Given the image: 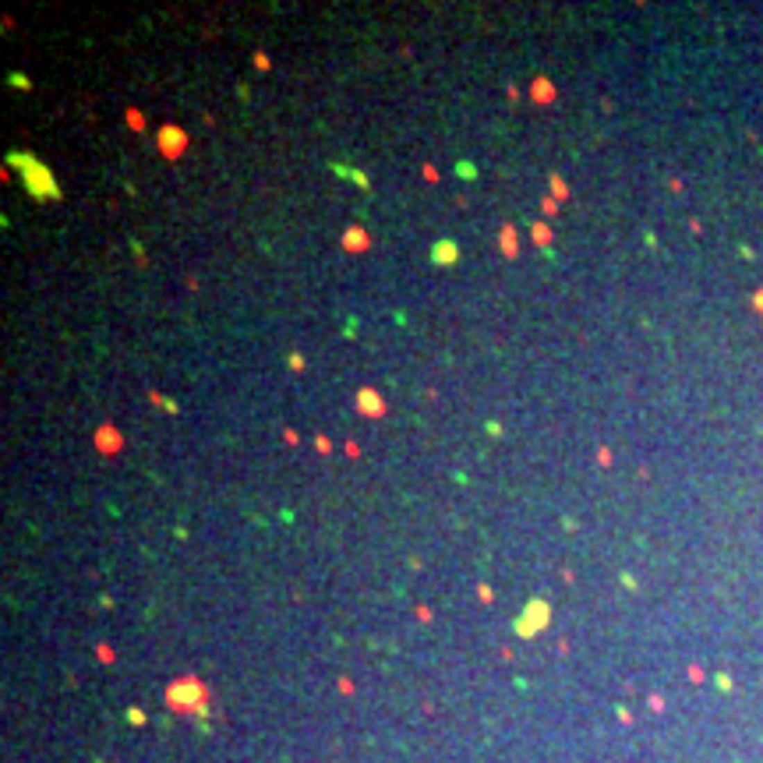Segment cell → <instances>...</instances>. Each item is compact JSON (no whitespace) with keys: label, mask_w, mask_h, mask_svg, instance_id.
Here are the masks:
<instances>
[{"label":"cell","mask_w":763,"mask_h":763,"mask_svg":"<svg viewBox=\"0 0 763 763\" xmlns=\"http://www.w3.org/2000/svg\"><path fill=\"white\" fill-rule=\"evenodd\" d=\"M8 166L22 177V187L35 202H60V184L40 156H32V152H8Z\"/></svg>","instance_id":"obj_1"},{"label":"cell","mask_w":763,"mask_h":763,"mask_svg":"<svg viewBox=\"0 0 763 763\" xmlns=\"http://www.w3.org/2000/svg\"><path fill=\"white\" fill-rule=\"evenodd\" d=\"M548 622H551V604L541 601V597H533V601L523 608V615L516 619V633H520V636H533L538 629H545Z\"/></svg>","instance_id":"obj_2"},{"label":"cell","mask_w":763,"mask_h":763,"mask_svg":"<svg viewBox=\"0 0 763 763\" xmlns=\"http://www.w3.org/2000/svg\"><path fill=\"white\" fill-rule=\"evenodd\" d=\"M205 696V685L195 682V678H184V682H173L170 685V707L173 710H198V700Z\"/></svg>","instance_id":"obj_3"},{"label":"cell","mask_w":763,"mask_h":763,"mask_svg":"<svg viewBox=\"0 0 763 763\" xmlns=\"http://www.w3.org/2000/svg\"><path fill=\"white\" fill-rule=\"evenodd\" d=\"M156 145H160V152L166 160H177L180 152L187 148V135H184V128H177V124H163L160 131H156Z\"/></svg>","instance_id":"obj_4"},{"label":"cell","mask_w":763,"mask_h":763,"mask_svg":"<svg viewBox=\"0 0 763 763\" xmlns=\"http://www.w3.org/2000/svg\"><path fill=\"white\" fill-rule=\"evenodd\" d=\"M354 403H357V410L364 413V417H382L386 413V400H382V393H375V389H357V396H354Z\"/></svg>","instance_id":"obj_5"},{"label":"cell","mask_w":763,"mask_h":763,"mask_svg":"<svg viewBox=\"0 0 763 763\" xmlns=\"http://www.w3.org/2000/svg\"><path fill=\"white\" fill-rule=\"evenodd\" d=\"M431 262H435V265H456V262H460V244L449 241V237L438 241V244L431 248Z\"/></svg>","instance_id":"obj_6"},{"label":"cell","mask_w":763,"mask_h":763,"mask_svg":"<svg viewBox=\"0 0 763 763\" xmlns=\"http://www.w3.org/2000/svg\"><path fill=\"white\" fill-rule=\"evenodd\" d=\"M329 170H332V173H339V177H347V180H354V184H357L361 191H368V187H371V184H368V177H364V173H361L357 166H343V163H329Z\"/></svg>","instance_id":"obj_7"},{"label":"cell","mask_w":763,"mask_h":763,"mask_svg":"<svg viewBox=\"0 0 763 763\" xmlns=\"http://www.w3.org/2000/svg\"><path fill=\"white\" fill-rule=\"evenodd\" d=\"M343 248H347V251H364L368 248V234L361 230V226H350V230L343 234Z\"/></svg>","instance_id":"obj_8"},{"label":"cell","mask_w":763,"mask_h":763,"mask_svg":"<svg viewBox=\"0 0 763 763\" xmlns=\"http://www.w3.org/2000/svg\"><path fill=\"white\" fill-rule=\"evenodd\" d=\"M456 173L467 177V180H474V177H477V166H474V163H456Z\"/></svg>","instance_id":"obj_9"},{"label":"cell","mask_w":763,"mask_h":763,"mask_svg":"<svg viewBox=\"0 0 763 763\" xmlns=\"http://www.w3.org/2000/svg\"><path fill=\"white\" fill-rule=\"evenodd\" d=\"M8 85H18V89H28L32 82L25 78V74H11V78H8Z\"/></svg>","instance_id":"obj_10"},{"label":"cell","mask_w":763,"mask_h":763,"mask_svg":"<svg viewBox=\"0 0 763 763\" xmlns=\"http://www.w3.org/2000/svg\"><path fill=\"white\" fill-rule=\"evenodd\" d=\"M290 368H297V371H300V368H304V357H300V354H290Z\"/></svg>","instance_id":"obj_11"}]
</instances>
